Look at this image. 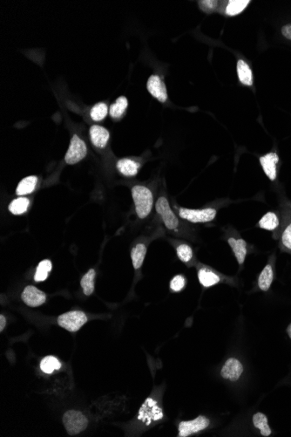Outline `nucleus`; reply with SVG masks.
<instances>
[{"mask_svg": "<svg viewBox=\"0 0 291 437\" xmlns=\"http://www.w3.org/2000/svg\"><path fill=\"white\" fill-rule=\"evenodd\" d=\"M228 243L232 249L235 257L237 259L238 264H243L245 257L247 255V243L243 239H236L234 237H229Z\"/></svg>", "mask_w": 291, "mask_h": 437, "instance_id": "14", "label": "nucleus"}, {"mask_svg": "<svg viewBox=\"0 0 291 437\" xmlns=\"http://www.w3.org/2000/svg\"><path fill=\"white\" fill-rule=\"evenodd\" d=\"M282 243L284 247L291 250V223L288 225L282 235Z\"/></svg>", "mask_w": 291, "mask_h": 437, "instance_id": "32", "label": "nucleus"}, {"mask_svg": "<svg viewBox=\"0 0 291 437\" xmlns=\"http://www.w3.org/2000/svg\"><path fill=\"white\" fill-rule=\"evenodd\" d=\"M21 299L28 307L38 308L47 301V295L45 292L40 291V289L35 286L28 285L22 292Z\"/></svg>", "mask_w": 291, "mask_h": 437, "instance_id": "9", "label": "nucleus"}, {"mask_svg": "<svg viewBox=\"0 0 291 437\" xmlns=\"http://www.w3.org/2000/svg\"><path fill=\"white\" fill-rule=\"evenodd\" d=\"M30 201L26 197H20L9 205V210L13 215H22L27 211Z\"/></svg>", "mask_w": 291, "mask_h": 437, "instance_id": "24", "label": "nucleus"}, {"mask_svg": "<svg viewBox=\"0 0 291 437\" xmlns=\"http://www.w3.org/2000/svg\"><path fill=\"white\" fill-rule=\"evenodd\" d=\"M209 419L200 415L192 421H181L179 424V437H187L204 430L209 426Z\"/></svg>", "mask_w": 291, "mask_h": 437, "instance_id": "8", "label": "nucleus"}, {"mask_svg": "<svg viewBox=\"0 0 291 437\" xmlns=\"http://www.w3.org/2000/svg\"><path fill=\"white\" fill-rule=\"evenodd\" d=\"M138 419L146 425H150L154 421H160L163 418L162 410L158 405L157 402L152 398H147L140 409Z\"/></svg>", "mask_w": 291, "mask_h": 437, "instance_id": "4", "label": "nucleus"}, {"mask_svg": "<svg viewBox=\"0 0 291 437\" xmlns=\"http://www.w3.org/2000/svg\"><path fill=\"white\" fill-rule=\"evenodd\" d=\"M107 113H108V106H106V103H98L91 109V118L95 122H100L106 118Z\"/></svg>", "mask_w": 291, "mask_h": 437, "instance_id": "29", "label": "nucleus"}, {"mask_svg": "<svg viewBox=\"0 0 291 437\" xmlns=\"http://www.w3.org/2000/svg\"><path fill=\"white\" fill-rule=\"evenodd\" d=\"M282 33L283 35L288 39L291 40V24L286 25L282 28Z\"/></svg>", "mask_w": 291, "mask_h": 437, "instance_id": "34", "label": "nucleus"}, {"mask_svg": "<svg viewBox=\"0 0 291 437\" xmlns=\"http://www.w3.org/2000/svg\"><path fill=\"white\" fill-rule=\"evenodd\" d=\"M179 259L183 263H188L193 257V250L188 244H181L176 249Z\"/></svg>", "mask_w": 291, "mask_h": 437, "instance_id": "30", "label": "nucleus"}, {"mask_svg": "<svg viewBox=\"0 0 291 437\" xmlns=\"http://www.w3.org/2000/svg\"><path fill=\"white\" fill-rule=\"evenodd\" d=\"M61 363L54 356H47L40 362V369L45 374H50L61 368Z\"/></svg>", "mask_w": 291, "mask_h": 437, "instance_id": "25", "label": "nucleus"}, {"mask_svg": "<svg viewBox=\"0 0 291 437\" xmlns=\"http://www.w3.org/2000/svg\"><path fill=\"white\" fill-rule=\"evenodd\" d=\"M37 182H38V178L35 176H31V177L24 178L17 187V195L21 197V196H25L28 194L32 193L35 189Z\"/></svg>", "mask_w": 291, "mask_h": 437, "instance_id": "17", "label": "nucleus"}, {"mask_svg": "<svg viewBox=\"0 0 291 437\" xmlns=\"http://www.w3.org/2000/svg\"><path fill=\"white\" fill-rule=\"evenodd\" d=\"M273 270L270 264L265 266L263 272H261L258 279V286L262 291H266L271 286L273 282Z\"/></svg>", "mask_w": 291, "mask_h": 437, "instance_id": "21", "label": "nucleus"}, {"mask_svg": "<svg viewBox=\"0 0 291 437\" xmlns=\"http://www.w3.org/2000/svg\"><path fill=\"white\" fill-rule=\"evenodd\" d=\"M198 279L204 287H211L220 282V277L209 270L201 269L198 272Z\"/></svg>", "mask_w": 291, "mask_h": 437, "instance_id": "18", "label": "nucleus"}, {"mask_svg": "<svg viewBox=\"0 0 291 437\" xmlns=\"http://www.w3.org/2000/svg\"><path fill=\"white\" fill-rule=\"evenodd\" d=\"M156 212L161 216L166 227L169 230H175L179 226V220L170 208V203L166 197H160L155 205Z\"/></svg>", "mask_w": 291, "mask_h": 437, "instance_id": "7", "label": "nucleus"}, {"mask_svg": "<svg viewBox=\"0 0 291 437\" xmlns=\"http://www.w3.org/2000/svg\"><path fill=\"white\" fill-rule=\"evenodd\" d=\"M116 167L123 176L127 177V178H132V177H135L137 175L139 169H140V163L133 161L131 159L124 158V159L119 160Z\"/></svg>", "mask_w": 291, "mask_h": 437, "instance_id": "15", "label": "nucleus"}, {"mask_svg": "<svg viewBox=\"0 0 291 437\" xmlns=\"http://www.w3.org/2000/svg\"><path fill=\"white\" fill-rule=\"evenodd\" d=\"M242 372H243V366L242 365V363L236 359L230 358L225 362L220 374L226 380L236 382L240 378Z\"/></svg>", "mask_w": 291, "mask_h": 437, "instance_id": "11", "label": "nucleus"}, {"mask_svg": "<svg viewBox=\"0 0 291 437\" xmlns=\"http://www.w3.org/2000/svg\"><path fill=\"white\" fill-rule=\"evenodd\" d=\"M237 75L242 84L251 87L253 85V75L251 69L243 59H239L237 62Z\"/></svg>", "mask_w": 291, "mask_h": 437, "instance_id": "16", "label": "nucleus"}, {"mask_svg": "<svg viewBox=\"0 0 291 437\" xmlns=\"http://www.w3.org/2000/svg\"><path fill=\"white\" fill-rule=\"evenodd\" d=\"M146 253V247L144 244H138L135 245L132 252H131V257L133 261L135 270H139L142 267V264L145 259Z\"/></svg>", "mask_w": 291, "mask_h": 437, "instance_id": "22", "label": "nucleus"}, {"mask_svg": "<svg viewBox=\"0 0 291 437\" xmlns=\"http://www.w3.org/2000/svg\"><path fill=\"white\" fill-rule=\"evenodd\" d=\"M128 106V102L127 99L125 96H121L119 97L116 102L112 104L109 109V114L113 119L121 118L123 114H125L126 108Z\"/></svg>", "mask_w": 291, "mask_h": 437, "instance_id": "19", "label": "nucleus"}, {"mask_svg": "<svg viewBox=\"0 0 291 437\" xmlns=\"http://www.w3.org/2000/svg\"><path fill=\"white\" fill-rule=\"evenodd\" d=\"M253 423L256 429H259L262 436L268 437L271 435V429L267 425V419L264 413H257L254 414Z\"/></svg>", "mask_w": 291, "mask_h": 437, "instance_id": "27", "label": "nucleus"}, {"mask_svg": "<svg viewBox=\"0 0 291 437\" xmlns=\"http://www.w3.org/2000/svg\"><path fill=\"white\" fill-rule=\"evenodd\" d=\"M260 228L267 230V231H274L279 225V219L274 212H267L264 217L260 219L258 223Z\"/></svg>", "mask_w": 291, "mask_h": 437, "instance_id": "26", "label": "nucleus"}, {"mask_svg": "<svg viewBox=\"0 0 291 437\" xmlns=\"http://www.w3.org/2000/svg\"><path fill=\"white\" fill-rule=\"evenodd\" d=\"M179 216L191 223H209L217 217V209L214 208H206L201 209H191L187 208L179 209Z\"/></svg>", "mask_w": 291, "mask_h": 437, "instance_id": "5", "label": "nucleus"}, {"mask_svg": "<svg viewBox=\"0 0 291 437\" xmlns=\"http://www.w3.org/2000/svg\"><path fill=\"white\" fill-rule=\"evenodd\" d=\"M250 3L248 0H230L226 7L225 12L228 16H236L244 11Z\"/></svg>", "mask_w": 291, "mask_h": 437, "instance_id": "23", "label": "nucleus"}, {"mask_svg": "<svg viewBox=\"0 0 291 437\" xmlns=\"http://www.w3.org/2000/svg\"><path fill=\"white\" fill-rule=\"evenodd\" d=\"M96 272L94 269H90L88 272L83 276L80 280V285L83 289V292L86 296H90L95 291V280Z\"/></svg>", "mask_w": 291, "mask_h": 437, "instance_id": "20", "label": "nucleus"}, {"mask_svg": "<svg viewBox=\"0 0 291 437\" xmlns=\"http://www.w3.org/2000/svg\"><path fill=\"white\" fill-rule=\"evenodd\" d=\"M200 7L205 12H211L217 8V1H201L199 2Z\"/></svg>", "mask_w": 291, "mask_h": 437, "instance_id": "33", "label": "nucleus"}, {"mask_svg": "<svg viewBox=\"0 0 291 437\" xmlns=\"http://www.w3.org/2000/svg\"><path fill=\"white\" fill-rule=\"evenodd\" d=\"M5 326H6V319L4 315H1L0 316V332L4 331Z\"/></svg>", "mask_w": 291, "mask_h": 437, "instance_id": "35", "label": "nucleus"}, {"mask_svg": "<svg viewBox=\"0 0 291 437\" xmlns=\"http://www.w3.org/2000/svg\"><path fill=\"white\" fill-rule=\"evenodd\" d=\"M186 285L185 278L182 275H176L170 282V289L173 291L178 292L184 289Z\"/></svg>", "mask_w": 291, "mask_h": 437, "instance_id": "31", "label": "nucleus"}, {"mask_svg": "<svg viewBox=\"0 0 291 437\" xmlns=\"http://www.w3.org/2000/svg\"><path fill=\"white\" fill-rule=\"evenodd\" d=\"M147 90L150 95L157 99L161 103H166L168 100V92L167 87L159 75H151L146 83Z\"/></svg>", "mask_w": 291, "mask_h": 437, "instance_id": "10", "label": "nucleus"}, {"mask_svg": "<svg viewBox=\"0 0 291 437\" xmlns=\"http://www.w3.org/2000/svg\"><path fill=\"white\" fill-rule=\"evenodd\" d=\"M87 148L85 142L77 134H73L67 154L65 155V161L67 164L73 165L83 160L87 155Z\"/></svg>", "mask_w": 291, "mask_h": 437, "instance_id": "6", "label": "nucleus"}, {"mask_svg": "<svg viewBox=\"0 0 291 437\" xmlns=\"http://www.w3.org/2000/svg\"><path fill=\"white\" fill-rule=\"evenodd\" d=\"M132 195L136 214L141 219H144L149 215L154 205L152 191L145 186L135 185L132 189Z\"/></svg>", "mask_w": 291, "mask_h": 437, "instance_id": "1", "label": "nucleus"}, {"mask_svg": "<svg viewBox=\"0 0 291 437\" xmlns=\"http://www.w3.org/2000/svg\"><path fill=\"white\" fill-rule=\"evenodd\" d=\"M90 138L93 144L98 149H104L106 147L108 140L110 138V134L108 130L105 128L98 125L91 127Z\"/></svg>", "mask_w": 291, "mask_h": 437, "instance_id": "13", "label": "nucleus"}, {"mask_svg": "<svg viewBox=\"0 0 291 437\" xmlns=\"http://www.w3.org/2000/svg\"><path fill=\"white\" fill-rule=\"evenodd\" d=\"M51 267L52 265L50 260L46 259L41 261L37 267L34 275V280L36 282H43L47 280L49 276V272L51 271Z\"/></svg>", "mask_w": 291, "mask_h": 437, "instance_id": "28", "label": "nucleus"}, {"mask_svg": "<svg viewBox=\"0 0 291 437\" xmlns=\"http://www.w3.org/2000/svg\"><path fill=\"white\" fill-rule=\"evenodd\" d=\"M87 317L81 311H72L59 316L58 325L67 331L75 333L87 322Z\"/></svg>", "mask_w": 291, "mask_h": 437, "instance_id": "3", "label": "nucleus"}, {"mask_svg": "<svg viewBox=\"0 0 291 437\" xmlns=\"http://www.w3.org/2000/svg\"><path fill=\"white\" fill-rule=\"evenodd\" d=\"M63 423L70 436L81 433L88 426V419L85 414L78 410H68L63 416Z\"/></svg>", "mask_w": 291, "mask_h": 437, "instance_id": "2", "label": "nucleus"}, {"mask_svg": "<svg viewBox=\"0 0 291 437\" xmlns=\"http://www.w3.org/2000/svg\"><path fill=\"white\" fill-rule=\"evenodd\" d=\"M260 163L270 181H275L276 179V165L279 161V157L276 153H268L260 157Z\"/></svg>", "mask_w": 291, "mask_h": 437, "instance_id": "12", "label": "nucleus"}]
</instances>
